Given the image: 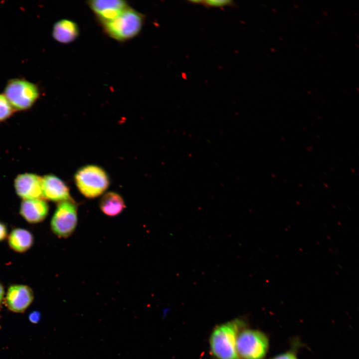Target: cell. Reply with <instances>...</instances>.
<instances>
[{
	"mask_svg": "<svg viewBox=\"0 0 359 359\" xmlns=\"http://www.w3.org/2000/svg\"><path fill=\"white\" fill-rule=\"evenodd\" d=\"M242 319H235L216 326L209 338L211 355L215 359H239L236 348L239 331L245 328Z\"/></svg>",
	"mask_w": 359,
	"mask_h": 359,
	"instance_id": "cell-1",
	"label": "cell"
},
{
	"mask_svg": "<svg viewBox=\"0 0 359 359\" xmlns=\"http://www.w3.org/2000/svg\"><path fill=\"white\" fill-rule=\"evenodd\" d=\"M144 21V14L129 7L115 18L101 25L108 36L123 42L137 36L141 31Z\"/></svg>",
	"mask_w": 359,
	"mask_h": 359,
	"instance_id": "cell-2",
	"label": "cell"
},
{
	"mask_svg": "<svg viewBox=\"0 0 359 359\" xmlns=\"http://www.w3.org/2000/svg\"><path fill=\"white\" fill-rule=\"evenodd\" d=\"M3 94L14 111L30 109L40 96L35 84L24 78H14L8 81Z\"/></svg>",
	"mask_w": 359,
	"mask_h": 359,
	"instance_id": "cell-3",
	"label": "cell"
},
{
	"mask_svg": "<svg viewBox=\"0 0 359 359\" xmlns=\"http://www.w3.org/2000/svg\"><path fill=\"white\" fill-rule=\"evenodd\" d=\"M269 344L267 336L262 332L244 328L237 337L236 352L239 359H264Z\"/></svg>",
	"mask_w": 359,
	"mask_h": 359,
	"instance_id": "cell-4",
	"label": "cell"
},
{
	"mask_svg": "<svg viewBox=\"0 0 359 359\" xmlns=\"http://www.w3.org/2000/svg\"><path fill=\"white\" fill-rule=\"evenodd\" d=\"M76 185L85 197L94 198L102 194L109 185L106 172L95 165H87L80 168L75 175Z\"/></svg>",
	"mask_w": 359,
	"mask_h": 359,
	"instance_id": "cell-5",
	"label": "cell"
},
{
	"mask_svg": "<svg viewBox=\"0 0 359 359\" xmlns=\"http://www.w3.org/2000/svg\"><path fill=\"white\" fill-rule=\"evenodd\" d=\"M77 208L71 199L60 202L51 218L52 232L59 237L66 238L75 230L77 224Z\"/></svg>",
	"mask_w": 359,
	"mask_h": 359,
	"instance_id": "cell-6",
	"label": "cell"
},
{
	"mask_svg": "<svg viewBox=\"0 0 359 359\" xmlns=\"http://www.w3.org/2000/svg\"><path fill=\"white\" fill-rule=\"evenodd\" d=\"M33 299V292L29 287L22 284H14L7 290L5 304L11 312L22 313L30 305Z\"/></svg>",
	"mask_w": 359,
	"mask_h": 359,
	"instance_id": "cell-7",
	"label": "cell"
},
{
	"mask_svg": "<svg viewBox=\"0 0 359 359\" xmlns=\"http://www.w3.org/2000/svg\"><path fill=\"white\" fill-rule=\"evenodd\" d=\"M87 4L101 24L115 18L129 7L122 0H89Z\"/></svg>",
	"mask_w": 359,
	"mask_h": 359,
	"instance_id": "cell-8",
	"label": "cell"
},
{
	"mask_svg": "<svg viewBox=\"0 0 359 359\" xmlns=\"http://www.w3.org/2000/svg\"><path fill=\"white\" fill-rule=\"evenodd\" d=\"M17 194L23 199L43 197L42 178L34 174L25 173L17 176L14 180Z\"/></svg>",
	"mask_w": 359,
	"mask_h": 359,
	"instance_id": "cell-9",
	"label": "cell"
},
{
	"mask_svg": "<svg viewBox=\"0 0 359 359\" xmlns=\"http://www.w3.org/2000/svg\"><path fill=\"white\" fill-rule=\"evenodd\" d=\"M43 197L53 201H63L70 199L67 185L60 178L53 175L42 178Z\"/></svg>",
	"mask_w": 359,
	"mask_h": 359,
	"instance_id": "cell-10",
	"label": "cell"
},
{
	"mask_svg": "<svg viewBox=\"0 0 359 359\" xmlns=\"http://www.w3.org/2000/svg\"><path fill=\"white\" fill-rule=\"evenodd\" d=\"M49 210L47 202L42 198L23 199L20 214L28 222L37 223L46 217Z\"/></svg>",
	"mask_w": 359,
	"mask_h": 359,
	"instance_id": "cell-11",
	"label": "cell"
},
{
	"mask_svg": "<svg viewBox=\"0 0 359 359\" xmlns=\"http://www.w3.org/2000/svg\"><path fill=\"white\" fill-rule=\"evenodd\" d=\"M79 29L77 23L70 19H63L54 24L52 34L55 40L64 44L75 40L79 35Z\"/></svg>",
	"mask_w": 359,
	"mask_h": 359,
	"instance_id": "cell-12",
	"label": "cell"
},
{
	"mask_svg": "<svg viewBox=\"0 0 359 359\" xmlns=\"http://www.w3.org/2000/svg\"><path fill=\"white\" fill-rule=\"evenodd\" d=\"M10 247L17 252H24L28 250L33 243V237L28 230L15 228L11 231L8 237Z\"/></svg>",
	"mask_w": 359,
	"mask_h": 359,
	"instance_id": "cell-13",
	"label": "cell"
},
{
	"mask_svg": "<svg viewBox=\"0 0 359 359\" xmlns=\"http://www.w3.org/2000/svg\"><path fill=\"white\" fill-rule=\"evenodd\" d=\"M100 207L106 215L114 216L123 211L125 207V204L124 199L118 193L108 192L101 198Z\"/></svg>",
	"mask_w": 359,
	"mask_h": 359,
	"instance_id": "cell-14",
	"label": "cell"
},
{
	"mask_svg": "<svg viewBox=\"0 0 359 359\" xmlns=\"http://www.w3.org/2000/svg\"><path fill=\"white\" fill-rule=\"evenodd\" d=\"M14 110L3 94H0V122L9 118Z\"/></svg>",
	"mask_w": 359,
	"mask_h": 359,
	"instance_id": "cell-15",
	"label": "cell"
},
{
	"mask_svg": "<svg viewBox=\"0 0 359 359\" xmlns=\"http://www.w3.org/2000/svg\"><path fill=\"white\" fill-rule=\"evenodd\" d=\"M202 4L206 7H222L226 6H234L235 3L230 0H206Z\"/></svg>",
	"mask_w": 359,
	"mask_h": 359,
	"instance_id": "cell-16",
	"label": "cell"
},
{
	"mask_svg": "<svg viewBox=\"0 0 359 359\" xmlns=\"http://www.w3.org/2000/svg\"><path fill=\"white\" fill-rule=\"evenodd\" d=\"M271 359H298L294 351L290 350L278 355Z\"/></svg>",
	"mask_w": 359,
	"mask_h": 359,
	"instance_id": "cell-17",
	"label": "cell"
},
{
	"mask_svg": "<svg viewBox=\"0 0 359 359\" xmlns=\"http://www.w3.org/2000/svg\"><path fill=\"white\" fill-rule=\"evenodd\" d=\"M7 235V230L4 224L0 221V242L5 239Z\"/></svg>",
	"mask_w": 359,
	"mask_h": 359,
	"instance_id": "cell-18",
	"label": "cell"
},
{
	"mask_svg": "<svg viewBox=\"0 0 359 359\" xmlns=\"http://www.w3.org/2000/svg\"><path fill=\"white\" fill-rule=\"evenodd\" d=\"M40 319V313L37 311H34L29 315V320L32 323H37Z\"/></svg>",
	"mask_w": 359,
	"mask_h": 359,
	"instance_id": "cell-19",
	"label": "cell"
},
{
	"mask_svg": "<svg viewBox=\"0 0 359 359\" xmlns=\"http://www.w3.org/2000/svg\"><path fill=\"white\" fill-rule=\"evenodd\" d=\"M4 290L2 284L0 282V309L4 300Z\"/></svg>",
	"mask_w": 359,
	"mask_h": 359,
	"instance_id": "cell-20",
	"label": "cell"
},
{
	"mask_svg": "<svg viewBox=\"0 0 359 359\" xmlns=\"http://www.w3.org/2000/svg\"><path fill=\"white\" fill-rule=\"evenodd\" d=\"M203 0H190L188 1L190 3H191L192 4H202L203 3Z\"/></svg>",
	"mask_w": 359,
	"mask_h": 359,
	"instance_id": "cell-21",
	"label": "cell"
},
{
	"mask_svg": "<svg viewBox=\"0 0 359 359\" xmlns=\"http://www.w3.org/2000/svg\"><path fill=\"white\" fill-rule=\"evenodd\" d=\"M0 328H1V327H0Z\"/></svg>",
	"mask_w": 359,
	"mask_h": 359,
	"instance_id": "cell-22",
	"label": "cell"
}]
</instances>
